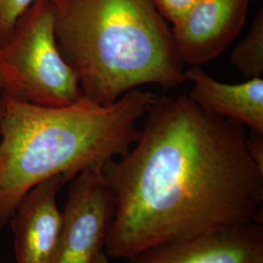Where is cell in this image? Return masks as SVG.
I'll return each mask as SVG.
<instances>
[{"instance_id":"1","label":"cell","mask_w":263,"mask_h":263,"mask_svg":"<svg viewBox=\"0 0 263 263\" xmlns=\"http://www.w3.org/2000/svg\"><path fill=\"white\" fill-rule=\"evenodd\" d=\"M138 140L104 163L115 200L107 254L128 258L160 245L263 222V171L244 125L189 95L155 98Z\"/></svg>"},{"instance_id":"2","label":"cell","mask_w":263,"mask_h":263,"mask_svg":"<svg viewBox=\"0 0 263 263\" xmlns=\"http://www.w3.org/2000/svg\"><path fill=\"white\" fill-rule=\"evenodd\" d=\"M155 96L140 89L109 105L85 98L66 106L22 103L3 95L0 113V230L21 199L55 176L81 171L127 153L137 125Z\"/></svg>"},{"instance_id":"3","label":"cell","mask_w":263,"mask_h":263,"mask_svg":"<svg viewBox=\"0 0 263 263\" xmlns=\"http://www.w3.org/2000/svg\"><path fill=\"white\" fill-rule=\"evenodd\" d=\"M61 54L83 98L109 105L142 85L186 80L172 29L151 0H50Z\"/></svg>"},{"instance_id":"4","label":"cell","mask_w":263,"mask_h":263,"mask_svg":"<svg viewBox=\"0 0 263 263\" xmlns=\"http://www.w3.org/2000/svg\"><path fill=\"white\" fill-rule=\"evenodd\" d=\"M0 82L4 96L22 103L66 106L83 98L58 46L50 0H35L0 44Z\"/></svg>"},{"instance_id":"5","label":"cell","mask_w":263,"mask_h":263,"mask_svg":"<svg viewBox=\"0 0 263 263\" xmlns=\"http://www.w3.org/2000/svg\"><path fill=\"white\" fill-rule=\"evenodd\" d=\"M104 165H93L71 179L51 263H93L104 252L115 215Z\"/></svg>"},{"instance_id":"6","label":"cell","mask_w":263,"mask_h":263,"mask_svg":"<svg viewBox=\"0 0 263 263\" xmlns=\"http://www.w3.org/2000/svg\"><path fill=\"white\" fill-rule=\"evenodd\" d=\"M250 1L197 0L172 28L180 62L199 66L219 56L241 32Z\"/></svg>"},{"instance_id":"7","label":"cell","mask_w":263,"mask_h":263,"mask_svg":"<svg viewBox=\"0 0 263 263\" xmlns=\"http://www.w3.org/2000/svg\"><path fill=\"white\" fill-rule=\"evenodd\" d=\"M130 263H263V222L160 245Z\"/></svg>"},{"instance_id":"8","label":"cell","mask_w":263,"mask_h":263,"mask_svg":"<svg viewBox=\"0 0 263 263\" xmlns=\"http://www.w3.org/2000/svg\"><path fill=\"white\" fill-rule=\"evenodd\" d=\"M69 181L65 176L46 179L21 199L10 218L18 263H51L61 228L57 196Z\"/></svg>"},{"instance_id":"9","label":"cell","mask_w":263,"mask_h":263,"mask_svg":"<svg viewBox=\"0 0 263 263\" xmlns=\"http://www.w3.org/2000/svg\"><path fill=\"white\" fill-rule=\"evenodd\" d=\"M185 78L193 84L190 98L201 107L263 134L262 77L227 84L193 66L185 71Z\"/></svg>"},{"instance_id":"10","label":"cell","mask_w":263,"mask_h":263,"mask_svg":"<svg viewBox=\"0 0 263 263\" xmlns=\"http://www.w3.org/2000/svg\"><path fill=\"white\" fill-rule=\"evenodd\" d=\"M231 64L248 78H259L263 74V11L255 16L248 34L234 48Z\"/></svg>"},{"instance_id":"11","label":"cell","mask_w":263,"mask_h":263,"mask_svg":"<svg viewBox=\"0 0 263 263\" xmlns=\"http://www.w3.org/2000/svg\"><path fill=\"white\" fill-rule=\"evenodd\" d=\"M35 0H0V44L9 36L20 16Z\"/></svg>"},{"instance_id":"12","label":"cell","mask_w":263,"mask_h":263,"mask_svg":"<svg viewBox=\"0 0 263 263\" xmlns=\"http://www.w3.org/2000/svg\"><path fill=\"white\" fill-rule=\"evenodd\" d=\"M161 16L173 25L182 19L197 0H151Z\"/></svg>"},{"instance_id":"13","label":"cell","mask_w":263,"mask_h":263,"mask_svg":"<svg viewBox=\"0 0 263 263\" xmlns=\"http://www.w3.org/2000/svg\"><path fill=\"white\" fill-rule=\"evenodd\" d=\"M247 147L255 164L263 171V134L252 131L247 137Z\"/></svg>"},{"instance_id":"14","label":"cell","mask_w":263,"mask_h":263,"mask_svg":"<svg viewBox=\"0 0 263 263\" xmlns=\"http://www.w3.org/2000/svg\"><path fill=\"white\" fill-rule=\"evenodd\" d=\"M93 263H109V261H108L107 256L104 254V252H102L96 257Z\"/></svg>"},{"instance_id":"15","label":"cell","mask_w":263,"mask_h":263,"mask_svg":"<svg viewBox=\"0 0 263 263\" xmlns=\"http://www.w3.org/2000/svg\"><path fill=\"white\" fill-rule=\"evenodd\" d=\"M2 107H3V91H2V86L0 82V113L2 111Z\"/></svg>"}]
</instances>
